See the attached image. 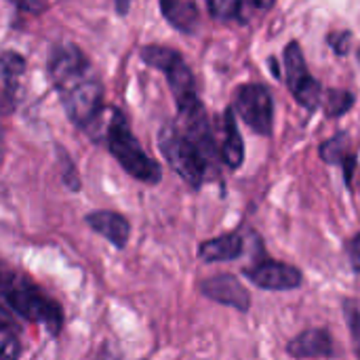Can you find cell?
<instances>
[{
    "mask_svg": "<svg viewBox=\"0 0 360 360\" xmlns=\"http://www.w3.org/2000/svg\"><path fill=\"white\" fill-rule=\"evenodd\" d=\"M352 40H354V36H352V32H348V30H344V32H333V34L327 36L329 46H331L338 55H348L350 49H352Z\"/></svg>",
    "mask_w": 360,
    "mask_h": 360,
    "instance_id": "cell-20",
    "label": "cell"
},
{
    "mask_svg": "<svg viewBox=\"0 0 360 360\" xmlns=\"http://www.w3.org/2000/svg\"><path fill=\"white\" fill-rule=\"evenodd\" d=\"M207 8L219 21H230V19H236L240 23L247 21V17H245L247 2H238V0H209Z\"/></svg>",
    "mask_w": 360,
    "mask_h": 360,
    "instance_id": "cell-19",
    "label": "cell"
},
{
    "mask_svg": "<svg viewBox=\"0 0 360 360\" xmlns=\"http://www.w3.org/2000/svg\"><path fill=\"white\" fill-rule=\"evenodd\" d=\"M285 72H287V84L289 91L293 93V97L297 99V103L308 110L314 112L321 105L323 99V86L321 82L310 74L308 65H306V57L304 51L300 46L297 40H291L285 46Z\"/></svg>",
    "mask_w": 360,
    "mask_h": 360,
    "instance_id": "cell-7",
    "label": "cell"
},
{
    "mask_svg": "<svg viewBox=\"0 0 360 360\" xmlns=\"http://www.w3.org/2000/svg\"><path fill=\"white\" fill-rule=\"evenodd\" d=\"M46 72L49 78L55 86V91H63L82 76L93 72V65L89 57L82 53V49L74 42H57L49 51V61H46Z\"/></svg>",
    "mask_w": 360,
    "mask_h": 360,
    "instance_id": "cell-8",
    "label": "cell"
},
{
    "mask_svg": "<svg viewBox=\"0 0 360 360\" xmlns=\"http://www.w3.org/2000/svg\"><path fill=\"white\" fill-rule=\"evenodd\" d=\"M287 352L293 359H331L335 356V342L329 329L314 327L287 344Z\"/></svg>",
    "mask_w": 360,
    "mask_h": 360,
    "instance_id": "cell-11",
    "label": "cell"
},
{
    "mask_svg": "<svg viewBox=\"0 0 360 360\" xmlns=\"http://www.w3.org/2000/svg\"><path fill=\"white\" fill-rule=\"evenodd\" d=\"M156 141L169 167L190 188L198 190L207 179V171L213 169L215 162L205 156V152L179 129L177 122H165L158 131Z\"/></svg>",
    "mask_w": 360,
    "mask_h": 360,
    "instance_id": "cell-4",
    "label": "cell"
},
{
    "mask_svg": "<svg viewBox=\"0 0 360 360\" xmlns=\"http://www.w3.org/2000/svg\"><path fill=\"white\" fill-rule=\"evenodd\" d=\"M118 11H120V15H124V13L129 11V2H124V4H118Z\"/></svg>",
    "mask_w": 360,
    "mask_h": 360,
    "instance_id": "cell-29",
    "label": "cell"
},
{
    "mask_svg": "<svg viewBox=\"0 0 360 360\" xmlns=\"http://www.w3.org/2000/svg\"><path fill=\"white\" fill-rule=\"evenodd\" d=\"M84 219L91 226V230L101 234L116 249H124L127 247L129 234H131V224H129V219L124 215L114 213V211H93Z\"/></svg>",
    "mask_w": 360,
    "mask_h": 360,
    "instance_id": "cell-12",
    "label": "cell"
},
{
    "mask_svg": "<svg viewBox=\"0 0 360 360\" xmlns=\"http://www.w3.org/2000/svg\"><path fill=\"white\" fill-rule=\"evenodd\" d=\"M160 11L165 19L181 34H196L200 25V13L192 0H162Z\"/></svg>",
    "mask_w": 360,
    "mask_h": 360,
    "instance_id": "cell-14",
    "label": "cell"
},
{
    "mask_svg": "<svg viewBox=\"0 0 360 360\" xmlns=\"http://www.w3.org/2000/svg\"><path fill=\"white\" fill-rule=\"evenodd\" d=\"M59 97H61L68 118L80 129H84L105 105L103 103V84L95 72H91L82 80L74 82L72 86L63 89L59 93Z\"/></svg>",
    "mask_w": 360,
    "mask_h": 360,
    "instance_id": "cell-6",
    "label": "cell"
},
{
    "mask_svg": "<svg viewBox=\"0 0 360 360\" xmlns=\"http://www.w3.org/2000/svg\"><path fill=\"white\" fill-rule=\"evenodd\" d=\"M245 276L266 291H291L304 283V276L295 266L276 259H262L255 266H249Z\"/></svg>",
    "mask_w": 360,
    "mask_h": 360,
    "instance_id": "cell-9",
    "label": "cell"
},
{
    "mask_svg": "<svg viewBox=\"0 0 360 360\" xmlns=\"http://www.w3.org/2000/svg\"><path fill=\"white\" fill-rule=\"evenodd\" d=\"M356 154L352 152L340 167H342V173H344V181H346V186H348V190H352V177H354V169H356Z\"/></svg>",
    "mask_w": 360,
    "mask_h": 360,
    "instance_id": "cell-24",
    "label": "cell"
},
{
    "mask_svg": "<svg viewBox=\"0 0 360 360\" xmlns=\"http://www.w3.org/2000/svg\"><path fill=\"white\" fill-rule=\"evenodd\" d=\"M359 247H360V234H354L348 243H346V249H348V255H350V262H352V268L354 272H359Z\"/></svg>",
    "mask_w": 360,
    "mask_h": 360,
    "instance_id": "cell-25",
    "label": "cell"
},
{
    "mask_svg": "<svg viewBox=\"0 0 360 360\" xmlns=\"http://www.w3.org/2000/svg\"><path fill=\"white\" fill-rule=\"evenodd\" d=\"M0 293L15 319L42 325L51 335H59L63 327V310L59 302L49 297L38 285L30 278L4 270L0 281Z\"/></svg>",
    "mask_w": 360,
    "mask_h": 360,
    "instance_id": "cell-2",
    "label": "cell"
},
{
    "mask_svg": "<svg viewBox=\"0 0 360 360\" xmlns=\"http://www.w3.org/2000/svg\"><path fill=\"white\" fill-rule=\"evenodd\" d=\"M354 93L346 89H327L325 93V112L329 118H338L348 114L354 108Z\"/></svg>",
    "mask_w": 360,
    "mask_h": 360,
    "instance_id": "cell-17",
    "label": "cell"
},
{
    "mask_svg": "<svg viewBox=\"0 0 360 360\" xmlns=\"http://www.w3.org/2000/svg\"><path fill=\"white\" fill-rule=\"evenodd\" d=\"M350 154V139L346 133H338L335 137L321 143V158L327 165H342Z\"/></svg>",
    "mask_w": 360,
    "mask_h": 360,
    "instance_id": "cell-18",
    "label": "cell"
},
{
    "mask_svg": "<svg viewBox=\"0 0 360 360\" xmlns=\"http://www.w3.org/2000/svg\"><path fill=\"white\" fill-rule=\"evenodd\" d=\"M270 65H272V74H274L276 78H281V70H278V63L274 61V57H270Z\"/></svg>",
    "mask_w": 360,
    "mask_h": 360,
    "instance_id": "cell-28",
    "label": "cell"
},
{
    "mask_svg": "<svg viewBox=\"0 0 360 360\" xmlns=\"http://www.w3.org/2000/svg\"><path fill=\"white\" fill-rule=\"evenodd\" d=\"M25 72V59L15 51L0 53V78L4 82V91L13 97L19 86V80Z\"/></svg>",
    "mask_w": 360,
    "mask_h": 360,
    "instance_id": "cell-16",
    "label": "cell"
},
{
    "mask_svg": "<svg viewBox=\"0 0 360 360\" xmlns=\"http://www.w3.org/2000/svg\"><path fill=\"white\" fill-rule=\"evenodd\" d=\"M344 312H346V316H348V325H350V331H352V342H354V346L359 348V304H356V300H346L344 302Z\"/></svg>",
    "mask_w": 360,
    "mask_h": 360,
    "instance_id": "cell-22",
    "label": "cell"
},
{
    "mask_svg": "<svg viewBox=\"0 0 360 360\" xmlns=\"http://www.w3.org/2000/svg\"><path fill=\"white\" fill-rule=\"evenodd\" d=\"M219 158L232 171H236L245 160V141H243V135L238 131V122L234 118L232 108H228L224 112V143H221Z\"/></svg>",
    "mask_w": 360,
    "mask_h": 360,
    "instance_id": "cell-15",
    "label": "cell"
},
{
    "mask_svg": "<svg viewBox=\"0 0 360 360\" xmlns=\"http://www.w3.org/2000/svg\"><path fill=\"white\" fill-rule=\"evenodd\" d=\"M2 264H0V281H2ZM17 327V319L11 314V310L6 308L4 300H2V293H0V333H6V331H13Z\"/></svg>",
    "mask_w": 360,
    "mask_h": 360,
    "instance_id": "cell-23",
    "label": "cell"
},
{
    "mask_svg": "<svg viewBox=\"0 0 360 360\" xmlns=\"http://www.w3.org/2000/svg\"><path fill=\"white\" fill-rule=\"evenodd\" d=\"M200 291L209 300H213L221 306H230L238 312H249V308H251V293L232 274H217V276L205 281L200 285Z\"/></svg>",
    "mask_w": 360,
    "mask_h": 360,
    "instance_id": "cell-10",
    "label": "cell"
},
{
    "mask_svg": "<svg viewBox=\"0 0 360 360\" xmlns=\"http://www.w3.org/2000/svg\"><path fill=\"white\" fill-rule=\"evenodd\" d=\"M245 240L240 234H224L211 240H205L198 249V257L207 264H219V262H232L243 255Z\"/></svg>",
    "mask_w": 360,
    "mask_h": 360,
    "instance_id": "cell-13",
    "label": "cell"
},
{
    "mask_svg": "<svg viewBox=\"0 0 360 360\" xmlns=\"http://www.w3.org/2000/svg\"><path fill=\"white\" fill-rule=\"evenodd\" d=\"M2 148H4V131L0 127V152H2Z\"/></svg>",
    "mask_w": 360,
    "mask_h": 360,
    "instance_id": "cell-30",
    "label": "cell"
},
{
    "mask_svg": "<svg viewBox=\"0 0 360 360\" xmlns=\"http://www.w3.org/2000/svg\"><path fill=\"white\" fill-rule=\"evenodd\" d=\"M15 6L21 11H32V13H42L49 8V4H40V2H15Z\"/></svg>",
    "mask_w": 360,
    "mask_h": 360,
    "instance_id": "cell-27",
    "label": "cell"
},
{
    "mask_svg": "<svg viewBox=\"0 0 360 360\" xmlns=\"http://www.w3.org/2000/svg\"><path fill=\"white\" fill-rule=\"evenodd\" d=\"M21 342L15 335H6L0 340V360H19Z\"/></svg>",
    "mask_w": 360,
    "mask_h": 360,
    "instance_id": "cell-21",
    "label": "cell"
},
{
    "mask_svg": "<svg viewBox=\"0 0 360 360\" xmlns=\"http://www.w3.org/2000/svg\"><path fill=\"white\" fill-rule=\"evenodd\" d=\"M139 57L150 68L160 70L165 74V78L171 86V93L175 97L179 116H190L205 108L198 97V91H196L194 74L179 51L160 46V44H148V46H141Z\"/></svg>",
    "mask_w": 360,
    "mask_h": 360,
    "instance_id": "cell-3",
    "label": "cell"
},
{
    "mask_svg": "<svg viewBox=\"0 0 360 360\" xmlns=\"http://www.w3.org/2000/svg\"><path fill=\"white\" fill-rule=\"evenodd\" d=\"M11 112H13V97L4 89H0V116L11 114Z\"/></svg>",
    "mask_w": 360,
    "mask_h": 360,
    "instance_id": "cell-26",
    "label": "cell"
},
{
    "mask_svg": "<svg viewBox=\"0 0 360 360\" xmlns=\"http://www.w3.org/2000/svg\"><path fill=\"white\" fill-rule=\"evenodd\" d=\"M93 141L103 143L116 162L133 177L148 186H156L162 179L160 165L146 154L141 143L131 131L124 112L116 105H103L101 112L82 129Z\"/></svg>",
    "mask_w": 360,
    "mask_h": 360,
    "instance_id": "cell-1",
    "label": "cell"
},
{
    "mask_svg": "<svg viewBox=\"0 0 360 360\" xmlns=\"http://www.w3.org/2000/svg\"><path fill=\"white\" fill-rule=\"evenodd\" d=\"M243 122L257 135L270 137L274 129V101L266 84H243L234 93V108Z\"/></svg>",
    "mask_w": 360,
    "mask_h": 360,
    "instance_id": "cell-5",
    "label": "cell"
}]
</instances>
